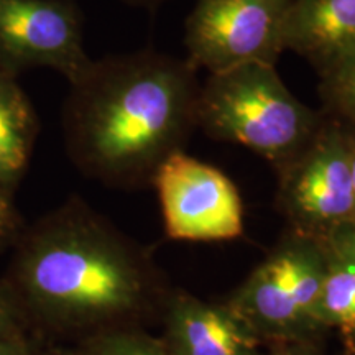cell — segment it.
I'll return each mask as SVG.
<instances>
[{"label": "cell", "instance_id": "6da1fadb", "mask_svg": "<svg viewBox=\"0 0 355 355\" xmlns=\"http://www.w3.org/2000/svg\"><path fill=\"white\" fill-rule=\"evenodd\" d=\"M69 101L79 162L119 183H152L198 128L201 81L188 60L155 50L92 63Z\"/></svg>", "mask_w": 355, "mask_h": 355}, {"label": "cell", "instance_id": "7a4b0ae2", "mask_svg": "<svg viewBox=\"0 0 355 355\" xmlns=\"http://www.w3.org/2000/svg\"><path fill=\"white\" fill-rule=\"evenodd\" d=\"M35 304L68 327L119 329L159 311L171 291L150 261L81 211L44 234L25 261Z\"/></svg>", "mask_w": 355, "mask_h": 355}, {"label": "cell", "instance_id": "3957f363", "mask_svg": "<svg viewBox=\"0 0 355 355\" xmlns=\"http://www.w3.org/2000/svg\"><path fill=\"white\" fill-rule=\"evenodd\" d=\"M326 114L296 97L272 64L209 73L198 97V128L212 140L247 146L283 170L311 144Z\"/></svg>", "mask_w": 355, "mask_h": 355}, {"label": "cell", "instance_id": "277c9868", "mask_svg": "<svg viewBox=\"0 0 355 355\" xmlns=\"http://www.w3.org/2000/svg\"><path fill=\"white\" fill-rule=\"evenodd\" d=\"M326 265V243L286 229L225 306L266 345L319 340L314 308Z\"/></svg>", "mask_w": 355, "mask_h": 355}, {"label": "cell", "instance_id": "5b68a950", "mask_svg": "<svg viewBox=\"0 0 355 355\" xmlns=\"http://www.w3.org/2000/svg\"><path fill=\"white\" fill-rule=\"evenodd\" d=\"M277 176V209L290 230L326 242L355 222L347 133L337 119L326 114L316 137Z\"/></svg>", "mask_w": 355, "mask_h": 355}, {"label": "cell", "instance_id": "8992f818", "mask_svg": "<svg viewBox=\"0 0 355 355\" xmlns=\"http://www.w3.org/2000/svg\"><path fill=\"white\" fill-rule=\"evenodd\" d=\"M293 0H196L184 25L186 60L209 73L248 63L277 66Z\"/></svg>", "mask_w": 355, "mask_h": 355}, {"label": "cell", "instance_id": "52a82bcc", "mask_svg": "<svg viewBox=\"0 0 355 355\" xmlns=\"http://www.w3.org/2000/svg\"><path fill=\"white\" fill-rule=\"evenodd\" d=\"M152 184L170 239L220 242L243 234L241 193L219 168L178 150L159 165Z\"/></svg>", "mask_w": 355, "mask_h": 355}, {"label": "cell", "instance_id": "ba28073f", "mask_svg": "<svg viewBox=\"0 0 355 355\" xmlns=\"http://www.w3.org/2000/svg\"><path fill=\"white\" fill-rule=\"evenodd\" d=\"M0 51L19 63L51 66L71 84L92 66L81 17L69 0H0Z\"/></svg>", "mask_w": 355, "mask_h": 355}, {"label": "cell", "instance_id": "9c48e42d", "mask_svg": "<svg viewBox=\"0 0 355 355\" xmlns=\"http://www.w3.org/2000/svg\"><path fill=\"white\" fill-rule=\"evenodd\" d=\"M162 314L173 355H265V344L225 304L171 291Z\"/></svg>", "mask_w": 355, "mask_h": 355}, {"label": "cell", "instance_id": "30bf717a", "mask_svg": "<svg viewBox=\"0 0 355 355\" xmlns=\"http://www.w3.org/2000/svg\"><path fill=\"white\" fill-rule=\"evenodd\" d=\"M283 43L318 76L334 69L355 55V0H293Z\"/></svg>", "mask_w": 355, "mask_h": 355}, {"label": "cell", "instance_id": "8fae6325", "mask_svg": "<svg viewBox=\"0 0 355 355\" xmlns=\"http://www.w3.org/2000/svg\"><path fill=\"white\" fill-rule=\"evenodd\" d=\"M314 319L319 331H339L345 350L352 349L355 339V268L336 257L329 248Z\"/></svg>", "mask_w": 355, "mask_h": 355}, {"label": "cell", "instance_id": "7c38bea8", "mask_svg": "<svg viewBox=\"0 0 355 355\" xmlns=\"http://www.w3.org/2000/svg\"><path fill=\"white\" fill-rule=\"evenodd\" d=\"M35 121L20 89L0 78V183L24 170L32 145Z\"/></svg>", "mask_w": 355, "mask_h": 355}, {"label": "cell", "instance_id": "4fadbf2b", "mask_svg": "<svg viewBox=\"0 0 355 355\" xmlns=\"http://www.w3.org/2000/svg\"><path fill=\"white\" fill-rule=\"evenodd\" d=\"M322 112L355 128V55L319 76Z\"/></svg>", "mask_w": 355, "mask_h": 355}, {"label": "cell", "instance_id": "5bb4252c", "mask_svg": "<svg viewBox=\"0 0 355 355\" xmlns=\"http://www.w3.org/2000/svg\"><path fill=\"white\" fill-rule=\"evenodd\" d=\"M81 355H173L165 340L135 327L99 332Z\"/></svg>", "mask_w": 355, "mask_h": 355}, {"label": "cell", "instance_id": "9a60e30c", "mask_svg": "<svg viewBox=\"0 0 355 355\" xmlns=\"http://www.w3.org/2000/svg\"><path fill=\"white\" fill-rule=\"evenodd\" d=\"M324 243L332 254L355 268V222L334 230Z\"/></svg>", "mask_w": 355, "mask_h": 355}, {"label": "cell", "instance_id": "2e32d148", "mask_svg": "<svg viewBox=\"0 0 355 355\" xmlns=\"http://www.w3.org/2000/svg\"><path fill=\"white\" fill-rule=\"evenodd\" d=\"M319 340H295V343L268 344V355H322Z\"/></svg>", "mask_w": 355, "mask_h": 355}, {"label": "cell", "instance_id": "e0dca14e", "mask_svg": "<svg viewBox=\"0 0 355 355\" xmlns=\"http://www.w3.org/2000/svg\"><path fill=\"white\" fill-rule=\"evenodd\" d=\"M0 355H25L24 347L7 334L0 336Z\"/></svg>", "mask_w": 355, "mask_h": 355}, {"label": "cell", "instance_id": "ac0fdd59", "mask_svg": "<svg viewBox=\"0 0 355 355\" xmlns=\"http://www.w3.org/2000/svg\"><path fill=\"white\" fill-rule=\"evenodd\" d=\"M10 219H12L10 206H8L7 199L3 198V194L0 193V239L6 235L7 229L10 227Z\"/></svg>", "mask_w": 355, "mask_h": 355}, {"label": "cell", "instance_id": "d6986e66", "mask_svg": "<svg viewBox=\"0 0 355 355\" xmlns=\"http://www.w3.org/2000/svg\"><path fill=\"white\" fill-rule=\"evenodd\" d=\"M343 123V122H340ZM344 125V123H343ZM345 127L347 133V144H349V157H350V171H352V188H354V201H355V128Z\"/></svg>", "mask_w": 355, "mask_h": 355}, {"label": "cell", "instance_id": "ffe728a7", "mask_svg": "<svg viewBox=\"0 0 355 355\" xmlns=\"http://www.w3.org/2000/svg\"><path fill=\"white\" fill-rule=\"evenodd\" d=\"M10 327V313H8L6 304L0 301V336L7 334Z\"/></svg>", "mask_w": 355, "mask_h": 355}, {"label": "cell", "instance_id": "44dd1931", "mask_svg": "<svg viewBox=\"0 0 355 355\" xmlns=\"http://www.w3.org/2000/svg\"><path fill=\"white\" fill-rule=\"evenodd\" d=\"M130 2L137 3V6H144V7H158L159 3H163L165 0H130Z\"/></svg>", "mask_w": 355, "mask_h": 355}, {"label": "cell", "instance_id": "7402d4cb", "mask_svg": "<svg viewBox=\"0 0 355 355\" xmlns=\"http://www.w3.org/2000/svg\"><path fill=\"white\" fill-rule=\"evenodd\" d=\"M354 350H355V339H354V344H352V349H350V350H347V352H354Z\"/></svg>", "mask_w": 355, "mask_h": 355}, {"label": "cell", "instance_id": "603a6c76", "mask_svg": "<svg viewBox=\"0 0 355 355\" xmlns=\"http://www.w3.org/2000/svg\"><path fill=\"white\" fill-rule=\"evenodd\" d=\"M345 355H355V350L354 352H345Z\"/></svg>", "mask_w": 355, "mask_h": 355}]
</instances>
